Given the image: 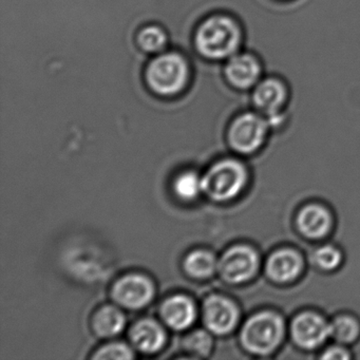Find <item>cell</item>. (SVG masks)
<instances>
[{"mask_svg":"<svg viewBox=\"0 0 360 360\" xmlns=\"http://www.w3.org/2000/svg\"><path fill=\"white\" fill-rule=\"evenodd\" d=\"M290 98V89L286 81L277 75L264 77L252 90L255 110L269 120L271 125L283 121L284 110Z\"/></svg>","mask_w":360,"mask_h":360,"instance_id":"obj_5","label":"cell"},{"mask_svg":"<svg viewBox=\"0 0 360 360\" xmlns=\"http://www.w3.org/2000/svg\"><path fill=\"white\" fill-rule=\"evenodd\" d=\"M322 359H349V352L347 349H343L342 347L339 345H334V347H328V349L324 351V353L321 355Z\"/></svg>","mask_w":360,"mask_h":360,"instance_id":"obj_24","label":"cell"},{"mask_svg":"<svg viewBox=\"0 0 360 360\" xmlns=\"http://www.w3.org/2000/svg\"><path fill=\"white\" fill-rule=\"evenodd\" d=\"M248 178L243 164L236 160H222L202 179V191L214 201H231L245 188Z\"/></svg>","mask_w":360,"mask_h":360,"instance_id":"obj_4","label":"cell"},{"mask_svg":"<svg viewBox=\"0 0 360 360\" xmlns=\"http://www.w3.org/2000/svg\"><path fill=\"white\" fill-rule=\"evenodd\" d=\"M132 342L141 352L153 354L159 352L165 345L166 334L163 328L155 320L139 321L130 333Z\"/></svg>","mask_w":360,"mask_h":360,"instance_id":"obj_15","label":"cell"},{"mask_svg":"<svg viewBox=\"0 0 360 360\" xmlns=\"http://www.w3.org/2000/svg\"><path fill=\"white\" fill-rule=\"evenodd\" d=\"M146 82L155 94L172 98L184 91L191 77L186 58L176 52L161 54L146 69Z\"/></svg>","mask_w":360,"mask_h":360,"instance_id":"obj_2","label":"cell"},{"mask_svg":"<svg viewBox=\"0 0 360 360\" xmlns=\"http://www.w3.org/2000/svg\"><path fill=\"white\" fill-rule=\"evenodd\" d=\"M167 34L158 26L145 27L138 35V43L144 51L158 53L163 51L167 45Z\"/></svg>","mask_w":360,"mask_h":360,"instance_id":"obj_19","label":"cell"},{"mask_svg":"<svg viewBox=\"0 0 360 360\" xmlns=\"http://www.w3.org/2000/svg\"><path fill=\"white\" fill-rule=\"evenodd\" d=\"M284 333L285 326L281 316L275 311H260L252 316L242 328V345L250 353L267 355L279 347Z\"/></svg>","mask_w":360,"mask_h":360,"instance_id":"obj_3","label":"cell"},{"mask_svg":"<svg viewBox=\"0 0 360 360\" xmlns=\"http://www.w3.org/2000/svg\"><path fill=\"white\" fill-rule=\"evenodd\" d=\"M243 39V29L235 18L227 14H214L200 25L195 32V44L204 58L223 60L240 52Z\"/></svg>","mask_w":360,"mask_h":360,"instance_id":"obj_1","label":"cell"},{"mask_svg":"<svg viewBox=\"0 0 360 360\" xmlns=\"http://www.w3.org/2000/svg\"><path fill=\"white\" fill-rule=\"evenodd\" d=\"M204 322L210 332L217 335L231 333L239 321L237 305L226 297L212 295L204 302Z\"/></svg>","mask_w":360,"mask_h":360,"instance_id":"obj_10","label":"cell"},{"mask_svg":"<svg viewBox=\"0 0 360 360\" xmlns=\"http://www.w3.org/2000/svg\"><path fill=\"white\" fill-rule=\"evenodd\" d=\"M125 316L115 307H104L94 318V328L101 337H112L119 334L125 328Z\"/></svg>","mask_w":360,"mask_h":360,"instance_id":"obj_16","label":"cell"},{"mask_svg":"<svg viewBox=\"0 0 360 360\" xmlns=\"http://www.w3.org/2000/svg\"><path fill=\"white\" fill-rule=\"evenodd\" d=\"M185 271L191 277L204 279L214 275L218 267L216 257L207 250H195L185 259Z\"/></svg>","mask_w":360,"mask_h":360,"instance_id":"obj_17","label":"cell"},{"mask_svg":"<svg viewBox=\"0 0 360 360\" xmlns=\"http://www.w3.org/2000/svg\"><path fill=\"white\" fill-rule=\"evenodd\" d=\"M302 269V257L290 248H282L273 252L266 262L267 276L278 283L294 281Z\"/></svg>","mask_w":360,"mask_h":360,"instance_id":"obj_12","label":"cell"},{"mask_svg":"<svg viewBox=\"0 0 360 360\" xmlns=\"http://www.w3.org/2000/svg\"><path fill=\"white\" fill-rule=\"evenodd\" d=\"M155 295L153 282L142 275L121 278L113 288V297L122 307L139 309L146 307Z\"/></svg>","mask_w":360,"mask_h":360,"instance_id":"obj_11","label":"cell"},{"mask_svg":"<svg viewBox=\"0 0 360 360\" xmlns=\"http://www.w3.org/2000/svg\"><path fill=\"white\" fill-rule=\"evenodd\" d=\"M174 193L180 199L191 201L202 191V180L195 172H184L174 181Z\"/></svg>","mask_w":360,"mask_h":360,"instance_id":"obj_20","label":"cell"},{"mask_svg":"<svg viewBox=\"0 0 360 360\" xmlns=\"http://www.w3.org/2000/svg\"><path fill=\"white\" fill-rule=\"evenodd\" d=\"M359 334V322L352 316H338L330 322V337L339 343H352Z\"/></svg>","mask_w":360,"mask_h":360,"instance_id":"obj_18","label":"cell"},{"mask_svg":"<svg viewBox=\"0 0 360 360\" xmlns=\"http://www.w3.org/2000/svg\"><path fill=\"white\" fill-rule=\"evenodd\" d=\"M290 333L299 347L305 349H317L330 337V323L319 314L305 311L292 320Z\"/></svg>","mask_w":360,"mask_h":360,"instance_id":"obj_9","label":"cell"},{"mask_svg":"<svg viewBox=\"0 0 360 360\" xmlns=\"http://www.w3.org/2000/svg\"><path fill=\"white\" fill-rule=\"evenodd\" d=\"M224 75L231 87L241 91L252 90L265 77L262 60L252 52H238L227 60Z\"/></svg>","mask_w":360,"mask_h":360,"instance_id":"obj_8","label":"cell"},{"mask_svg":"<svg viewBox=\"0 0 360 360\" xmlns=\"http://www.w3.org/2000/svg\"><path fill=\"white\" fill-rule=\"evenodd\" d=\"M269 126V120L256 110L241 113L229 126V144L243 155L255 153L264 144Z\"/></svg>","mask_w":360,"mask_h":360,"instance_id":"obj_6","label":"cell"},{"mask_svg":"<svg viewBox=\"0 0 360 360\" xmlns=\"http://www.w3.org/2000/svg\"><path fill=\"white\" fill-rule=\"evenodd\" d=\"M260 266V259L254 248L236 245L224 252L218 264L219 271L225 281L241 284L250 281Z\"/></svg>","mask_w":360,"mask_h":360,"instance_id":"obj_7","label":"cell"},{"mask_svg":"<svg viewBox=\"0 0 360 360\" xmlns=\"http://www.w3.org/2000/svg\"><path fill=\"white\" fill-rule=\"evenodd\" d=\"M333 219L330 212L319 204L305 206L297 216V226L305 237L321 239L330 233Z\"/></svg>","mask_w":360,"mask_h":360,"instance_id":"obj_13","label":"cell"},{"mask_svg":"<svg viewBox=\"0 0 360 360\" xmlns=\"http://www.w3.org/2000/svg\"><path fill=\"white\" fill-rule=\"evenodd\" d=\"M187 351L199 356H207L212 351V339L205 330H195L191 333L184 341Z\"/></svg>","mask_w":360,"mask_h":360,"instance_id":"obj_22","label":"cell"},{"mask_svg":"<svg viewBox=\"0 0 360 360\" xmlns=\"http://www.w3.org/2000/svg\"><path fill=\"white\" fill-rule=\"evenodd\" d=\"M161 315L166 324L174 330H186L195 322V307L188 297L176 295L163 303Z\"/></svg>","mask_w":360,"mask_h":360,"instance_id":"obj_14","label":"cell"},{"mask_svg":"<svg viewBox=\"0 0 360 360\" xmlns=\"http://www.w3.org/2000/svg\"><path fill=\"white\" fill-rule=\"evenodd\" d=\"M134 357V352L128 345L124 343H112V345H105L101 347L94 359H132Z\"/></svg>","mask_w":360,"mask_h":360,"instance_id":"obj_23","label":"cell"},{"mask_svg":"<svg viewBox=\"0 0 360 360\" xmlns=\"http://www.w3.org/2000/svg\"><path fill=\"white\" fill-rule=\"evenodd\" d=\"M314 261L320 269L324 271H332L340 265L342 255L335 246L324 245L316 250L314 254Z\"/></svg>","mask_w":360,"mask_h":360,"instance_id":"obj_21","label":"cell"}]
</instances>
